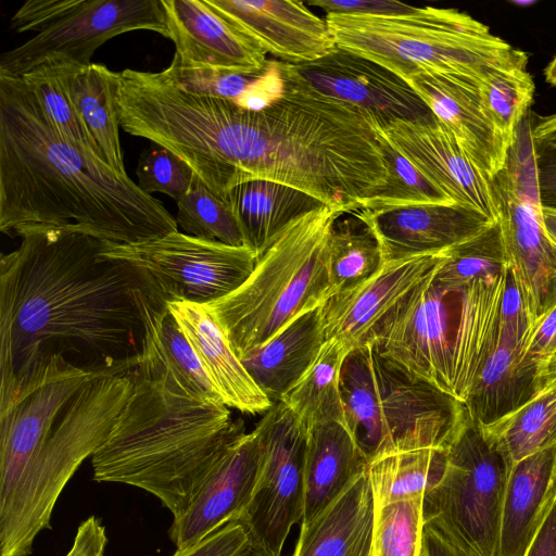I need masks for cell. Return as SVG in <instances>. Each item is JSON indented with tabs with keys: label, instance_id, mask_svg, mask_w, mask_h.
Masks as SVG:
<instances>
[{
	"label": "cell",
	"instance_id": "cell-1",
	"mask_svg": "<svg viewBox=\"0 0 556 556\" xmlns=\"http://www.w3.org/2000/svg\"><path fill=\"white\" fill-rule=\"evenodd\" d=\"M0 260V369L7 384L62 356L90 374L130 375L146 327L144 269L101 255L108 242L75 227H27Z\"/></svg>",
	"mask_w": 556,
	"mask_h": 556
},
{
	"label": "cell",
	"instance_id": "cell-2",
	"mask_svg": "<svg viewBox=\"0 0 556 556\" xmlns=\"http://www.w3.org/2000/svg\"><path fill=\"white\" fill-rule=\"evenodd\" d=\"M68 226L117 244L178 231L161 201L62 135L22 77L0 74V230Z\"/></svg>",
	"mask_w": 556,
	"mask_h": 556
},
{
	"label": "cell",
	"instance_id": "cell-3",
	"mask_svg": "<svg viewBox=\"0 0 556 556\" xmlns=\"http://www.w3.org/2000/svg\"><path fill=\"white\" fill-rule=\"evenodd\" d=\"M132 392L91 456L93 479L141 489L179 517L211 473L241 419L193 400L162 379L131 372Z\"/></svg>",
	"mask_w": 556,
	"mask_h": 556
},
{
	"label": "cell",
	"instance_id": "cell-4",
	"mask_svg": "<svg viewBox=\"0 0 556 556\" xmlns=\"http://www.w3.org/2000/svg\"><path fill=\"white\" fill-rule=\"evenodd\" d=\"M435 269L382 318L367 343L464 404L497 345L505 273L452 283L437 279Z\"/></svg>",
	"mask_w": 556,
	"mask_h": 556
},
{
	"label": "cell",
	"instance_id": "cell-5",
	"mask_svg": "<svg viewBox=\"0 0 556 556\" xmlns=\"http://www.w3.org/2000/svg\"><path fill=\"white\" fill-rule=\"evenodd\" d=\"M337 47L405 81L424 72L481 83L498 70L527 68L528 55L465 12L433 7L402 15H326Z\"/></svg>",
	"mask_w": 556,
	"mask_h": 556
},
{
	"label": "cell",
	"instance_id": "cell-6",
	"mask_svg": "<svg viewBox=\"0 0 556 556\" xmlns=\"http://www.w3.org/2000/svg\"><path fill=\"white\" fill-rule=\"evenodd\" d=\"M344 213L324 205L299 217L257 258L237 290L205 305L239 358L331 296L328 238Z\"/></svg>",
	"mask_w": 556,
	"mask_h": 556
},
{
	"label": "cell",
	"instance_id": "cell-7",
	"mask_svg": "<svg viewBox=\"0 0 556 556\" xmlns=\"http://www.w3.org/2000/svg\"><path fill=\"white\" fill-rule=\"evenodd\" d=\"M132 388L131 374L94 375L68 399L0 508V556L31 554L37 535L51 527L63 489L105 441Z\"/></svg>",
	"mask_w": 556,
	"mask_h": 556
},
{
	"label": "cell",
	"instance_id": "cell-8",
	"mask_svg": "<svg viewBox=\"0 0 556 556\" xmlns=\"http://www.w3.org/2000/svg\"><path fill=\"white\" fill-rule=\"evenodd\" d=\"M340 389L345 424L367 460L446 448L466 417L462 402L412 376L369 343L348 354Z\"/></svg>",
	"mask_w": 556,
	"mask_h": 556
},
{
	"label": "cell",
	"instance_id": "cell-9",
	"mask_svg": "<svg viewBox=\"0 0 556 556\" xmlns=\"http://www.w3.org/2000/svg\"><path fill=\"white\" fill-rule=\"evenodd\" d=\"M10 25L16 33H37L0 56V74L11 76L48 60L87 66L100 46L132 30L169 38L163 0H28Z\"/></svg>",
	"mask_w": 556,
	"mask_h": 556
},
{
	"label": "cell",
	"instance_id": "cell-10",
	"mask_svg": "<svg viewBox=\"0 0 556 556\" xmlns=\"http://www.w3.org/2000/svg\"><path fill=\"white\" fill-rule=\"evenodd\" d=\"M510 468L468 416L446 446L440 482L424 497V520L473 556H497L502 503Z\"/></svg>",
	"mask_w": 556,
	"mask_h": 556
},
{
	"label": "cell",
	"instance_id": "cell-11",
	"mask_svg": "<svg viewBox=\"0 0 556 556\" xmlns=\"http://www.w3.org/2000/svg\"><path fill=\"white\" fill-rule=\"evenodd\" d=\"M101 255L149 273L167 302L207 305L237 290L257 256L249 248L175 231L139 243L108 242Z\"/></svg>",
	"mask_w": 556,
	"mask_h": 556
},
{
	"label": "cell",
	"instance_id": "cell-12",
	"mask_svg": "<svg viewBox=\"0 0 556 556\" xmlns=\"http://www.w3.org/2000/svg\"><path fill=\"white\" fill-rule=\"evenodd\" d=\"M258 465L254 488L239 521L250 541L281 554L293 526L302 521L307 432L276 402L252 430Z\"/></svg>",
	"mask_w": 556,
	"mask_h": 556
},
{
	"label": "cell",
	"instance_id": "cell-13",
	"mask_svg": "<svg viewBox=\"0 0 556 556\" xmlns=\"http://www.w3.org/2000/svg\"><path fill=\"white\" fill-rule=\"evenodd\" d=\"M490 185L503 240L533 326L556 306V243L542 219L536 177H518L505 165Z\"/></svg>",
	"mask_w": 556,
	"mask_h": 556
},
{
	"label": "cell",
	"instance_id": "cell-14",
	"mask_svg": "<svg viewBox=\"0 0 556 556\" xmlns=\"http://www.w3.org/2000/svg\"><path fill=\"white\" fill-rule=\"evenodd\" d=\"M281 62L285 75L366 113L376 124L428 121L433 114L401 77L356 53L337 47L306 63Z\"/></svg>",
	"mask_w": 556,
	"mask_h": 556
},
{
	"label": "cell",
	"instance_id": "cell-15",
	"mask_svg": "<svg viewBox=\"0 0 556 556\" xmlns=\"http://www.w3.org/2000/svg\"><path fill=\"white\" fill-rule=\"evenodd\" d=\"M375 128L454 203L497 219L490 179L476 168L435 116L428 121L375 123Z\"/></svg>",
	"mask_w": 556,
	"mask_h": 556
},
{
	"label": "cell",
	"instance_id": "cell-16",
	"mask_svg": "<svg viewBox=\"0 0 556 556\" xmlns=\"http://www.w3.org/2000/svg\"><path fill=\"white\" fill-rule=\"evenodd\" d=\"M354 213L376 236L382 263L440 254L496 222L456 203L358 208Z\"/></svg>",
	"mask_w": 556,
	"mask_h": 556
},
{
	"label": "cell",
	"instance_id": "cell-17",
	"mask_svg": "<svg viewBox=\"0 0 556 556\" xmlns=\"http://www.w3.org/2000/svg\"><path fill=\"white\" fill-rule=\"evenodd\" d=\"M258 448L253 431L241 420L222 450L211 473L187 509L173 519L169 535L177 549L198 544L248 505L256 478Z\"/></svg>",
	"mask_w": 556,
	"mask_h": 556
},
{
	"label": "cell",
	"instance_id": "cell-18",
	"mask_svg": "<svg viewBox=\"0 0 556 556\" xmlns=\"http://www.w3.org/2000/svg\"><path fill=\"white\" fill-rule=\"evenodd\" d=\"M441 261L440 253L382 263L368 279L329 296L319 306L326 340L337 338L352 350L365 345L382 318Z\"/></svg>",
	"mask_w": 556,
	"mask_h": 556
},
{
	"label": "cell",
	"instance_id": "cell-19",
	"mask_svg": "<svg viewBox=\"0 0 556 556\" xmlns=\"http://www.w3.org/2000/svg\"><path fill=\"white\" fill-rule=\"evenodd\" d=\"M406 83L484 177L491 179L505 167L510 146L488 118L479 83L433 72L418 73Z\"/></svg>",
	"mask_w": 556,
	"mask_h": 556
},
{
	"label": "cell",
	"instance_id": "cell-20",
	"mask_svg": "<svg viewBox=\"0 0 556 556\" xmlns=\"http://www.w3.org/2000/svg\"><path fill=\"white\" fill-rule=\"evenodd\" d=\"M163 4L180 60L238 73L266 67L267 52L207 0H163Z\"/></svg>",
	"mask_w": 556,
	"mask_h": 556
},
{
	"label": "cell",
	"instance_id": "cell-21",
	"mask_svg": "<svg viewBox=\"0 0 556 556\" xmlns=\"http://www.w3.org/2000/svg\"><path fill=\"white\" fill-rule=\"evenodd\" d=\"M207 1L267 53L286 63L312 62L337 48L326 20L300 1Z\"/></svg>",
	"mask_w": 556,
	"mask_h": 556
},
{
	"label": "cell",
	"instance_id": "cell-22",
	"mask_svg": "<svg viewBox=\"0 0 556 556\" xmlns=\"http://www.w3.org/2000/svg\"><path fill=\"white\" fill-rule=\"evenodd\" d=\"M167 307L227 407L255 415L273 406L274 403L252 379L205 305L174 301L167 302Z\"/></svg>",
	"mask_w": 556,
	"mask_h": 556
},
{
	"label": "cell",
	"instance_id": "cell-23",
	"mask_svg": "<svg viewBox=\"0 0 556 556\" xmlns=\"http://www.w3.org/2000/svg\"><path fill=\"white\" fill-rule=\"evenodd\" d=\"M525 348L497 341L464 403L482 429L507 418L556 382V370L523 357Z\"/></svg>",
	"mask_w": 556,
	"mask_h": 556
},
{
	"label": "cell",
	"instance_id": "cell-24",
	"mask_svg": "<svg viewBox=\"0 0 556 556\" xmlns=\"http://www.w3.org/2000/svg\"><path fill=\"white\" fill-rule=\"evenodd\" d=\"M556 498V444L510 468L501 510L497 556H525Z\"/></svg>",
	"mask_w": 556,
	"mask_h": 556
},
{
	"label": "cell",
	"instance_id": "cell-25",
	"mask_svg": "<svg viewBox=\"0 0 556 556\" xmlns=\"http://www.w3.org/2000/svg\"><path fill=\"white\" fill-rule=\"evenodd\" d=\"M374 516L364 470L316 517L301 522L292 556H370Z\"/></svg>",
	"mask_w": 556,
	"mask_h": 556
},
{
	"label": "cell",
	"instance_id": "cell-26",
	"mask_svg": "<svg viewBox=\"0 0 556 556\" xmlns=\"http://www.w3.org/2000/svg\"><path fill=\"white\" fill-rule=\"evenodd\" d=\"M326 341L319 307L296 317L240 358L273 402H279L303 376Z\"/></svg>",
	"mask_w": 556,
	"mask_h": 556
},
{
	"label": "cell",
	"instance_id": "cell-27",
	"mask_svg": "<svg viewBox=\"0 0 556 556\" xmlns=\"http://www.w3.org/2000/svg\"><path fill=\"white\" fill-rule=\"evenodd\" d=\"M368 460L344 422L318 425L307 432L304 464V508L301 522L324 510Z\"/></svg>",
	"mask_w": 556,
	"mask_h": 556
},
{
	"label": "cell",
	"instance_id": "cell-28",
	"mask_svg": "<svg viewBox=\"0 0 556 556\" xmlns=\"http://www.w3.org/2000/svg\"><path fill=\"white\" fill-rule=\"evenodd\" d=\"M227 200L244 247L257 258L292 222L326 205L301 190L268 180L240 184L230 190Z\"/></svg>",
	"mask_w": 556,
	"mask_h": 556
},
{
	"label": "cell",
	"instance_id": "cell-29",
	"mask_svg": "<svg viewBox=\"0 0 556 556\" xmlns=\"http://www.w3.org/2000/svg\"><path fill=\"white\" fill-rule=\"evenodd\" d=\"M117 75L102 64L67 63L66 83L72 101L104 161L119 175H127L116 110Z\"/></svg>",
	"mask_w": 556,
	"mask_h": 556
},
{
	"label": "cell",
	"instance_id": "cell-30",
	"mask_svg": "<svg viewBox=\"0 0 556 556\" xmlns=\"http://www.w3.org/2000/svg\"><path fill=\"white\" fill-rule=\"evenodd\" d=\"M351 351L337 338L326 340L312 365L281 396L279 402L289 408L306 432L326 422L345 424L340 381L344 361Z\"/></svg>",
	"mask_w": 556,
	"mask_h": 556
},
{
	"label": "cell",
	"instance_id": "cell-31",
	"mask_svg": "<svg viewBox=\"0 0 556 556\" xmlns=\"http://www.w3.org/2000/svg\"><path fill=\"white\" fill-rule=\"evenodd\" d=\"M446 448H421L376 456L366 465L375 508L386 504L425 497L442 479Z\"/></svg>",
	"mask_w": 556,
	"mask_h": 556
},
{
	"label": "cell",
	"instance_id": "cell-32",
	"mask_svg": "<svg viewBox=\"0 0 556 556\" xmlns=\"http://www.w3.org/2000/svg\"><path fill=\"white\" fill-rule=\"evenodd\" d=\"M331 295L371 277L382 265L380 247L370 227L354 212L332 224L327 249Z\"/></svg>",
	"mask_w": 556,
	"mask_h": 556
},
{
	"label": "cell",
	"instance_id": "cell-33",
	"mask_svg": "<svg viewBox=\"0 0 556 556\" xmlns=\"http://www.w3.org/2000/svg\"><path fill=\"white\" fill-rule=\"evenodd\" d=\"M482 431L502 453L509 468L556 444V382L507 418Z\"/></svg>",
	"mask_w": 556,
	"mask_h": 556
},
{
	"label": "cell",
	"instance_id": "cell-34",
	"mask_svg": "<svg viewBox=\"0 0 556 556\" xmlns=\"http://www.w3.org/2000/svg\"><path fill=\"white\" fill-rule=\"evenodd\" d=\"M66 70L67 62L48 60L18 77H22L48 119L62 135L103 159L72 101Z\"/></svg>",
	"mask_w": 556,
	"mask_h": 556
},
{
	"label": "cell",
	"instance_id": "cell-35",
	"mask_svg": "<svg viewBox=\"0 0 556 556\" xmlns=\"http://www.w3.org/2000/svg\"><path fill=\"white\" fill-rule=\"evenodd\" d=\"M534 81L527 68L498 70L480 84L488 118L511 147L533 101Z\"/></svg>",
	"mask_w": 556,
	"mask_h": 556
},
{
	"label": "cell",
	"instance_id": "cell-36",
	"mask_svg": "<svg viewBox=\"0 0 556 556\" xmlns=\"http://www.w3.org/2000/svg\"><path fill=\"white\" fill-rule=\"evenodd\" d=\"M441 254L442 261L435 269L434 277L452 283L503 275L509 264L497 220L478 236Z\"/></svg>",
	"mask_w": 556,
	"mask_h": 556
},
{
	"label": "cell",
	"instance_id": "cell-37",
	"mask_svg": "<svg viewBox=\"0 0 556 556\" xmlns=\"http://www.w3.org/2000/svg\"><path fill=\"white\" fill-rule=\"evenodd\" d=\"M176 222L187 235L242 247L243 238L228 200L206 188L197 177L177 202Z\"/></svg>",
	"mask_w": 556,
	"mask_h": 556
},
{
	"label": "cell",
	"instance_id": "cell-38",
	"mask_svg": "<svg viewBox=\"0 0 556 556\" xmlns=\"http://www.w3.org/2000/svg\"><path fill=\"white\" fill-rule=\"evenodd\" d=\"M424 497L375 508L370 556H422Z\"/></svg>",
	"mask_w": 556,
	"mask_h": 556
},
{
	"label": "cell",
	"instance_id": "cell-39",
	"mask_svg": "<svg viewBox=\"0 0 556 556\" xmlns=\"http://www.w3.org/2000/svg\"><path fill=\"white\" fill-rule=\"evenodd\" d=\"M380 139L388 168L387 180L370 198L365 200L359 208L454 203L401 155L383 137L380 136Z\"/></svg>",
	"mask_w": 556,
	"mask_h": 556
},
{
	"label": "cell",
	"instance_id": "cell-40",
	"mask_svg": "<svg viewBox=\"0 0 556 556\" xmlns=\"http://www.w3.org/2000/svg\"><path fill=\"white\" fill-rule=\"evenodd\" d=\"M265 68L255 73H238L188 63L174 54L163 73L187 93L233 101L263 75Z\"/></svg>",
	"mask_w": 556,
	"mask_h": 556
},
{
	"label": "cell",
	"instance_id": "cell-41",
	"mask_svg": "<svg viewBox=\"0 0 556 556\" xmlns=\"http://www.w3.org/2000/svg\"><path fill=\"white\" fill-rule=\"evenodd\" d=\"M152 146L140 155L136 170L138 186L149 194L164 193L177 202L189 191L194 173L169 150L154 143Z\"/></svg>",
	"mask_w": 556,
	"mask_h": 556
},
{
	"label": "cell",
	"instance_id": "cell-42",
	"mask_svg": "<svg viewBox=\"0 0 556 556\" xmlns=\"http://www.w3.org/2000/svg\"><path fill=\"white\" fill-rule=\"evenodd\" d=\"M533 327L521 287L510 264L507 265L498 309V340L525 348Z\"/></svg>",
	"mask_w": 556,
	"mask_h": 556
},
{
	"label": "cell",
	"instance_id": "cell-43",
	"mask_svg": "<svg viewBox=\"0 0 556 556\" xmlns=\"http://www.w3.org/2000/svg\"><path fill=\"white\" fill-rule=\"evenodd\" d=\"M249 542L244 525L233 520L192 547L176 551L173 556H237Z\"/></svg>",
	"mask_w": 556,
	"mask_h": 556
},
{
	"label": "cell",
	"instance_id": "cell-44",
	"mask_svg": "<svg viewBox=\"0 0 556 556\" xmlns=\"http://www.w3.org/2000/svg\"><path fill=\"white\" fill-rule=\"evenodd\" d=\"M285 89L281 62L268 61L263 75L233 101L242 109L262 111L279 100Z\"/></svg>",
	"mask_w": 556,
	"mask_h": 556
},
{
	"label": "cell",
	"instance_id": "cell-45",
	"mask_svg": "<svg viewBox=\"0 0 556 556\" xmlns=\"http://www.w3.org/2000/svg\"><path fill=\"white\" fill-rule=\"evenodd\" d=\"M523 357L556 370V306L531 328Z\"/></svg>",
	"mask_w": 556,
	"mask_h": 556
},
{
	"label": "cell",
	"instance_id": "cell-46",
	"mask_svg": "<svg viewBox=\"0 0 556 556\" xmlns=\"http://www.w3.org/2000/svg\"><path fill=\"white\" fill-rule=\"evenodd\" d=\"M309 4L320 8L327 14L402 15L417 9L392 0H314Z\"/></svg>",
	"mask_w": 556,
	"mask_h": 556
},
{
	"label": "cell",
	"instance_id": "cell-47",
	"mask_svg": "<svg viewBox=\"0 0 556 556\" xmlns=\"http://www.w3.org/2000/svg\"><path fill=\"white\" fill-rule=\"evenodd\" d=\"M424 552L426 556H473L432 522H425L424 526Z\"/></svg>",
	"mask_w": 556,
	"mask_h": 556
},
{
	"label": "cell",
	"instance_id": "cell-48",
	"mask_svg": "<svg viewBox=\"0 0 556 556\" xmlns=\"http://www.w3.org/2000/svg\"><path fill=\"white\" fill-rule=\"evenodd\" d=\"M530 136L535 159L556 156V113L530 121Z\"/></svg>",
	"mask_w": 556,
	"mask_h": 556
},
{
	"label": "cell",
	"instance_id": "cell-49",
	"mask_svg": "<svg viewBox=\"0 0 556 556\" xmlns=\"http://www.w3.org/2000/svg\"><path fill=\"white\" fill-rule=\"evenodd\" d=\"M535 162L540 203L556 208V156L539 157Z\"/></svg>",
	"mask_w": 556,
	"mask_h": 556
},
{
	"label": "cell",
	"instance_id": "cell-50",
	"mask_svg": "<svg viewBox=\"0 0 556 556\" xmlns=\"http://www.w3.org/2000/svg\"><path fill=\"white\" fill-rule=\"evenodd\" d=\"M525 556H556V498Z\"/></svg>",
	"mask_w": 556,
	"mask_h": 556
},
{
	"label": "cell",
	"instance_id": "cell-51",
	"mask_svg": "<svg viewBox=\"0 0 556 556\" xmlns=\"http://www.w3.org/2000/svg\"><path fill=\"white\" fill-rule=\"evenodd\" d=\"M76 533L83 540L84 556H104L106 534L98 518L94 516L87 518L79 525Z\"/></svg>",
	"mask_w": 556,
	"mask_h": 556
},
{
	"label": "cell",
	"instance_id": "cell-52",
	"mask_svg": "<svg viewBox=\"0 0 556 556\" xmlns=\"http://www.w3.org/2000/svg\"><path fill=\"white\" fill-rule=\"evenodd\" d=\"M541 211L544 227L548 236L556 243V208L542 206Z\"/></svg>",
	"mask_w": 556,
	"mask_h": 556
},
{
	"label": "cell",
	"instance_id": "cell-53",
	"mask_svg": "<svg viewBox=\"0 0 556 556\" xmlns=\"http://www.w3.org/2000/svg\"><path fill=\"white\" fill-rule=\"evenodd\" d=\"M237 556H282V555L276 554V553L267 549L266 547L250 541L247 544V546Z\"/></svg>",
	"mask_w": 556,
	"mask_h": 556
},
{
	"label": "cell",
	"instance_id": "cell-54",
	"mask_svg": "<svg viewBox=\"0 0 556 556\" xmlns=\"http://www.w3.org/2000/svg\"><path fill=\"white\" fill-rule=\"evenodd\" d=\"M546 83L556 87V54L544 70Z\"/></svg>",
	"mask_w": 556,
	"mask_h": 556
},
{
	"label": "cell",
	"instance_id": "cell-55",
	"mask_svg": "<svg viewBox=\"0 0 556 556\" xmlns=\"http://www.w3.org/2000/svg\"><path fill=\"white\" fill-rule=\"evenodd\" d=\"M65 556H84V544L79 534L76 533L73 545Z\"/></svg>",
	"mask_w": 556,
	"mask_h": 556
},
{
	"label": "cell",
	"instance_id": "cell-56",
	"mask_svg": "<svg viewBox=\"0 0 556 556\" xmlns=\"http://www.w3.org/2000/svg\"><path fill=\"white\" fill-rule=\"evenodd\" d=\"M422 556H426V555H425V552H424Z\"/></svg>",
	"mask_w": 556,
	"mask_h": 556
}]
</instances>
